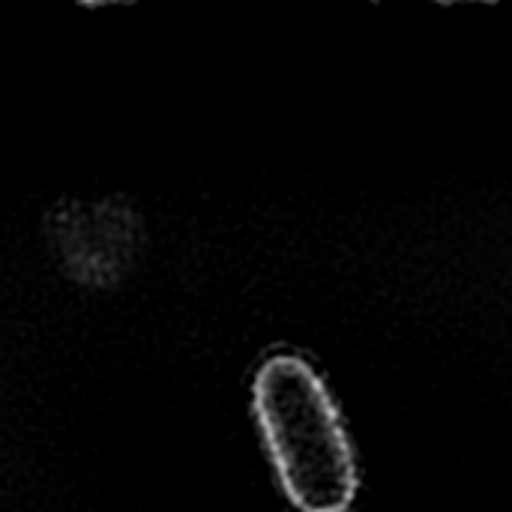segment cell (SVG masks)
Segmentation results:
<instances>
[{
	"label": "cell",
	"mask_w": 512,
	"mask_h": 512,
	"mask_svg": "<svg viewBox=\"0 0 512 512\" xmlns=\"http://www.w3.org/2000/svg\"><path fill=\"white\" fill-rule=\"evenodd\" d=\"M255 414L288 501L300 512H345L357 495V465L336 402L315 369L270 357L255 378Z\"/></svg>",
	"instance_id": "1"
}]
</instances>
